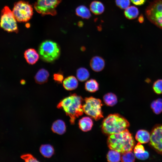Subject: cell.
Masks as SVG:
<instances>
[{
	"label": "cell",
	"instance_id": "cell-19",
	"mask_svg": "<svg viewBox=\"0 0 162 162\" xmlns=\"http://www.w3.org/2000/svg\"><path fill=\"white\" fill-rule=\"evenodd\" d=\"M103 100L107 105L110 106L116 105L118 102L117 98L114 94L110 92L105 94L103 97Z\"/></svg>",
	"mask_w": 162,
	"mask_h": 162
},
{
	"label": "cell",
	"instance_id": "cell-8",
	"mask_svg": "<svg viewBox=\"0 0 162 162\" xmlns=\"http://www.w3.org/2000/svg\"><path fill=\"white\" fill-rule=\"evenodd\" d=\"M16 21L12 11L8 7L4 6L1 11L0 27L9 32L17 33L18 29Z\"/></svg>",
	"mask_w": 162,
	"mask_h": 162
},
{
	"label": "cell",
	"instance_id": "cell-26",
	"mask_svg": "<svg viewBox=\"0 0 162 162\" xmlns=\"http://www.w3.org/2000/svg\"><path fill=\"white\" fill-rule=\"evenodd\" d=\"M151 107L155 114L161 113L162 112V99L159 98L153 101L151 104Z\"/></svg>",
	"mask_w": 162,
	"mask_h": 162
},
{
	"label": "cell",
	"instance_id": "cell-24",
	"mask_svg": "<svg viewBox=\"0 0 162 162\" xmlns=\"http://www.w3.org/2000/svg\"><path fill=\"white\" fill-rule=\"evenodd\" d=\"M76 73L77 79L81 82L87 80L90 76L89 72L87 69L83 67L78 68L77 70Z\"/></svg>",
	"mask_w": 162,
	"mask_h": 162
},
{
	"label": "cell",
	"instance_id": "cell-23",
	"mask_svg": "<svg viewBox=\"0 0 162 162\" xmlns=\"http://www.w3.org/2000/svg\"><path fill=\"white\" fill-rule=\"evenodd\" d=\"M40 151L42 155L47 158L51 157L54 152L53 147L49 144L41 145L40 148Z\"/></svg>",
	"mask_w": 162,
	"mask_h": 162
},
{
	"label": "cell",
	"instance_id": "cell-17",
	"mask_svg": "<svg viewBox=\"0 0 162 162\" xmlns=\"http://www.w3.org/2000/svg\"><path fill=\"white\" fill-rule=\"evenodd\" d=\"M79 125L81 130L86 132L91 129L93 125V122L90 117H84L79 120Z\"/></svg>",
	"mask_w": 162,
	"mask_h": 162
},
{
	"label": "cell",
	"instance_id": "cell-10",
	"mask_svg": "<svg viewBox=\"0 0 162 162\" xmlns=\"http://www.w3.org/2000/svg\"><path fill=\"white\" fill-rule=\"evenodd\" d=\"M150 134V146L158 153L162 155V124L155 125Z\"/></svg>",
	"mask_w": 162,
	"mask_h": 162
},
{
	"label": "cell",
	"instance_id": "cell-29",
	"mask_svg": "<svg viewBox=\"0 0 162 162\" xmlns=\"http://www.w3.org/2000/svg\"><path fill=\"white\" fill-rule=\"evenodd\" d=\"M116 5L121 9H126L129 7L130 4V0H116Z\"/></svg>",
	"mask_w": 162,
	"mask_h": 162
},
{
	"label": "cell",
	"instance_id": "cell-33",
	"mask_svg": "<svg viewBox=\"0 0 162 162\" xmlns=\"http://www.w3.org/2000/svg\"><path fill=\"white\" fill-rule=\"evenodd\" d=\"M134 154L135 157L140 160H146L149 157L148 152L146 151L143 153Z\"/></svg>",
	"mask_w": 162,
	"mask_h": 162
},
{
	"label": "cell",
	"instance_id": "cell-18",
	"mask_svg": "<svg viewBox=\"0 0 162 162\" xmlns=\"http://www.w3.org/2000/svg\"><path fill=\"white\" fill-rule=\"evenodd\" d=\"M90 8L92 12L95 15L102 14L104 10V7L101 2L94 1L92 2L90 5Z\"/></svg>",
	"mask_w": 162,
	"mask_h": 162
},
{
	"label": "cell",
	"instance_id": "cell-11",
	"mask_svg": "<svg viewBox=\"0 0 162 162\" xmlns=\"http://www.w3.org/2000/svg\"><path fill=\"white\" fill-rule=\"evenodd\" d=\"M90 64L91 68L93 71L98 72L104 69L105 62L104 60L101 57L95 56L91 60Z\"/></svg>",
	"mask_w": 162,
	"mask_h": 162
},
{
	"label": "cell",
	"instance_id": "cell-31",
	"mask_svg": "<svg viewBox=\"0 0 162 162\" xmlns=\"http://www.w3.org/2000/svg\"><path fill=\"white\" fill-rule=\"evenodd\" d=\"M64 76L61 72H58L54 74L53 79L56 83L60 84L64 80Z\"/></svg>",
	"mask_w": 162,
	"mask_h": 162
},
{
	"label": "cell",
	"instance_id": "cell-7",
	"mask_svg": "<svg viewBox=\"0 0 162 162\" xmlns=\"http://www.w3.org/2000/svg\"><path fill=\"white\" fill-rule=\"evenodd\" d=\"M12 12L16 20L20 22L28 21L33 14L32 6L28 2L24 1L16 2L14 4Z\"/></svg>",
	"mask_w": 162,
	"mask_h": 162
},
{
	"label": "cell",
	"instance_id": "cell-27",
	"mask_svg": "<svg viewBox=\"0 0 162 162\" xmlns=\"http://www.w3.org/2000/svg\"><path fill=\"white\" fill-rule=\"evenodd\" d=\"M135 156L132 151L126 152L122 153L121 160L124 162H133L135 160Z\"/></svg>",
	"mask_w": 162,
	"mask_h": 162
},
{
	"label": "cell",
	"instance_id": "cell-34",
	"mask_svg": "<svg viewBox=\"0 0 162 162\" xmlns=\"http://www.w3.org/2000/svg\"><path fill=\"white\" fill-rule=\"evenodd\" d=\"M131 2L134 4L140 6L146 2V0H130Z\"/></svg>",
	"mask_w": 162,
	"mask_h": 162
},
{
	"label": "cell",
	"instance_id": "cell-13",
	"mask_svg": "<svg viewBox=\"0 0 162 162\" xmlns=\"http://www.w3.org/2000/svg\"><path fill=\"white\" fill-rule=\"evenodd\" d=\"M78 85V80L74 76H68L63 81V86L67 90L71 91L74 90L77 87Z\"/></svg>",
	"mask_w": 162,
	"mask_h": 162
},
{
	"label": "cell",
	"instance_id": "cell-16",
	"mask_svg": "<svg viewBox=\"0 0 162 162\" xmlns=\"http://www.w3.org/2000/svg\"><path fill=\"white\" fill-rule=\"evenodd\" d=\"M52 130L53 132L58 134L62 135L64 134L66 130L64 122L61 119L55 121L52 124Z\"/></svg>",
	"mask_w": 162,
	"mask_h": 162
},
{
	"label": "cell",
	"instance_id": "cell-5",
	"mask_svg": "<svg viewBox=\"0 0 162 162\" xmlns=\"http://www.w3.org/2000/svg\"><path fill=\"white\" fill-rule=\"evenodd\" d=\"M83 105L84 112L97 121L103 117L101 106L102 104L99 99L92 97L86 98Z\"/></svg>",
	"mask_w": 162,
	"mask_h": 162
},
{
	"label": "cell",
	"instance_id": "cell-9",
	"mask_svg": "<svg viewBox=\"0 0 162 162\" xmlns=\"http://www.w3.org/2000/svg\"><path fill=\"white\" fill-rule=\"evenodd\" d=\"M62 0H37L34 5L35 10L43 15L54 16L56 8Z\"/></svg>",
	"mask_w": 162,
	"mask_h": 162
},
{
	"label": "cell",
	"instance_id": "cell-25",
	"mask_svg": "<svg viewBox=\"0 0 162 162\" xmlns=\"http://www.w3.org/2000/svg\"><path fill=\"white\" fill-rule=\"evenodd\" d=\"M106 158L109 162H119L121 160V156L120 153L115 150H111L109 151L107 154Z\"/></svg>",
	"mask_w": 162,
	"mask_h": 162
},
{
	"label": "cell",
	"instance_id": "cell-35",
	"mask_svg": "<svg viewBox=\"0 0 162 162\" xmlns=\"http://www.w3.org/2000/svg\"><path fill=\"white\" fill-rule=\"evenodd\" d=\"M138 20L141 23H142L144 22V18L143 15H141L139 16L138 18Z\"/></svg>",
	"mask_w": 162,
	"mask_h": 162
},
{
	"label": "cell",
	"instance_id": "cell-20",
	"mask_svg": "<svg viewBox=\"0 0 162 162\" xmlns=\"http://www.w3.org/2000/svg\"><path fill=\"white\" fill-rule=\"evenodd\" d=\"M139 14L138 8L134 6L128 7L124 11V14L126 18L132 20L136 18Z\"/></svg>",
	"mask_w": 162,
	"mask_h": 162
},
{
	"label": "cell",
	"instance_id": "cell-15",
	"mask_svg": "<svg viewBox=\"0 0 162 162\" xmlns=\"http://www.w3.org/2000/svg\"><path fill=\"white\" fill-rule=\"evenodd\" d=\"M150 138V134L147 130L144 129L138 130L135 135L136 140L141 144H145L149 142Z\"/></svg>",
	"mask_w": 162,
	"mask_h": 162
},
{
	"label": "cell",
	"instance_id": "cell-30",
	"mask_svg": "<svg viewBox=\"0 0 162 162\" xmlns=\"http://www.w3.org/2000/svg\"><path fill=\"white\" fill-rule=\"evenodd\" d=\"M134 154H140L146 151L143 146L139 142L134 146Z\"/></svg>",
	"mask_w": 162,
	"mask_h": 162
},
{
	"label": "cell",
	"instance_id": "cell-22",
	"mask_svg": "<svg viewBox=\"0 0 162 162\" xmlns=\"http://www.w3.org/2000/svg\"><path fill=\"white\" fill-rule=\"evenodd\" d=\"M76 13L78 16L83 19H88L91 16L89 9L83 5L79 6L76 8Z\"/></svg>",
	"mask_w": 162,
	"mask_h": 162
},
{
	"label": "cell",
	"instance_id": "cell-2",
	"mask_svg": "<svg viewBox=\"0 0 162 162\" xmlns=\"http://www.w3.org/2000/svg\"><path fill=\"white\" fill-rule=\"evenodd\" d=\"M109 136L107 144L111 150L122 153L132 151L135 146L134 139L127 129L120 133Z\"/></svg>",
	"mask_w": 162,
	"mask_h": 162
},
{
	"label": "cell",
	"instance_id": "cell-3",
	"mask_svg": "<svg viewBox=\"0 0 162 162\" xmlns=\"http://www.w3.org/2000/svg\"><path fill=\"white\" fill-rule=\"evenodd\" d=\"M128 122L118 114L109 115L103 121L102 130L105 134L110 135L121 132L129 127Z\"/></svg>",
	"mask_w": 162,
	"mask_h": 162
},
{
	"label": "cell",
	"instance_id": "cell-6",
	"mask_svg": "<svg viewBox=\"0 0 162 162\" xmlns=\"http://www.w3.org/2000/svg\"><path fill=\"white\" fill-rule=\"evenodd\" d=\"M145 14L152 23L162 29V0H154L146 8Z\"/></svg>",
	"mask_w": 162,
	"mask_h": 162
},
{
	"label": "cell",
	"instance_id": "cell-28",
	"mask_svg": "<svg viewBox=\"0 0 162 162\" xmlns=\"http://www.w3.org/2000/svg\"><path fill=\"white\" fill-rule=\"evenodd\" d=\"M153 89L154 92L158 94H162V79H159L153 84Z\"/></svg>",
	"mask_w": 162,
	"mask_h": 162
},
{
	"label": "cell",
	"instance_id": "cell-14",
	"mask_svg": "<svg viewBox=\"0 0 162 162\" xmlns=\"http://www.w3.org/2000/svg\"><path fill=\"white\" fill-rule=\"evenodd\" d=\"M49 76L48 71L44 68H41L38 70L34 76L36 82L39 84H43L46 82Z\"/></svg>",
	"mask_w": 162,
	"mask_h": 162
},
{
	"label": "cell",
	"instance_id": "cell-12",
	"mask_svg": "<svg viewBox=\"0 0 162 162\" xmlns=\"http://www.w3.org/2000/svg\"><path fill=\"white\" fill-rule=\"evenodd\" d=\"M39 56L36 50L33 48H29L26 50L24 53V57L29 64H35L39 58Z\"/></svg>",
	"mask_w": 162,
	"mask_h": 162
},
{
	"label": "cell",
	"instance_id": "cell-32",
	"mask_svg": "<svg viewBox=\"0 0 162 162\" xmlns=\"http://www.w3.org/2000/svg\"><path fill=\"white\" fill-rule=\"evenodd\" d=\"M21 158L26 162H38L37 159L32 155L30 154L22 155Z\"/></svg>",
	"mask_w": 162,
	"mask_h": 162
},
{
	"label": "cell",
	"instance_id": "cell-4",
	"mask_svg": "<svg viewBox=\"0 0 162 162\" xmlns=\"http://www.w3.org/2000/svg\"><path fill=\"white\" fill-rule=\"evenodd\" d=\"M38 52L40 58L43 61L52 62L59 58L61 49L56 42L50 40H46L40 44Z\"/></svg>",
	"mask_w": 162,
	"mask_h": 162
},
{
	"label": "cell",
	"instance_id": "cell-1",
	"mask_svg": "<svg viewBox=\"0 0 162 162\" xmlns=\"http://www.w3.org/2000/svg\"><path fill=\"white\" fill-rule=\"evenodd\" d=\"M83 101L81 96L74 94L62 99L57 107L63 110L66 114L69 117L70 123L73 124L75 120L83 114Z\"/></svg>",
	"mask_w": 162,
	"mask_h": 162
},
{
	"label": "cell",
	"instance_id": "cell-21",
	"mask_svg": "<svg viewBox=\"0 0 162 162\" xmlns=\"http://www.w3.org/2000/svg\"><path fill=\"white\" fill-rule=\"evenodd\" d=\"M86 90L90 92H94L98 90L99 84L95 79H91L87 81L85 84Z\"/></svg>",
	"mask_w": 162,
	"mask_h": 162
}]
</instances>
